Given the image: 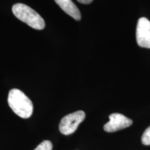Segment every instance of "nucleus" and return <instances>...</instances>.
<instances>
[{
	"mask_svg": "<svg viewBox=\"0 0 150 150\" xmlns=\"http://www.w3.org/2000/svg\"><path fill=\"white\" fill-rule=\"evenodd\" d=\"M8 103L13 111L20 117L29 118L32 115V102L20 90H11L8 96Z\"/></svg>",
	"mask_w": 150,
	"mask_h": 150,
	"instance_id": "nucleus-1",
	"label": "nucleus"
},
{
	"mask_svg": "<svg viewBox=\"0 0 150 150\" xmlns=\"http://www.w3.org/2000/svg\"><path fill=\"white\" fill-rule=\"evenodd\" d=\"M12 11L14 16L20 21L33 29L42 30L45 27V22L43 18L29 6L21 3L16 4L13 6Z\"/></svg>",
	"mask_w": 150,
	"mask_h": 150,
	"instance_id": "nucleus-2",
	"label": "nucleus"
},
{
	"mask_svg": "<svg viewBox=\"0 0 150 150\" xmlns=\"http://www.w3.org/2000/svg\"><path fill=\"white\" fill-rule=\"evenodd\" d=\"M86 114L83 110H78L68 114L62 118L59 124V130L63 134H72L76 130L78 126L85 119Z\"/></svg>",
	"mask_w": 150,
	"mask_h": 150,
	"instance_id": "nucleus-3",
	"label": "nucleus"
},
{
	"mask_svg": "<svg viewBox=\"0 0 150 150\" xmlns=\"http://www.w3.org/2000/svg\"><path fill=\"white\" fill-rule=\"evenodd\" d=\"M136 41L140 47L150 48V21L146 18H140L136 27Z\"/></svg>",
	"mask_w": 150,
	"mask_h": 150,
	"instance_id": "nucleus-4",
	"label": "nucleus"
},
{
	"mask_svg": "<svg viewBox=\"0 0 150 150\" xmlns=\"http://www.w3.org/2000/svg\"><path fill=\"white\" fill-rule=\"evenodd\" d=\"M133 121L122 114L112 113L109 115V121L104 126L106 132H115L129 127L132 125Z\"/></svg>",
	"mask_w": 150,
	"mask_h": 150,
	"instance_id": "nucleus-5",
	"label": "nucleus"
},
{
	"mask_svg": "<svg viewBox=\"0 0 150 150\" xmlns=\"http://www.w3.org/2000/svg\"><path fill=\"white\" fill-rule=\"evenodd\" d=\"M60 8L76 20H80L81 15L79 8L72 0H54Z\"/></svg>",
	"mask_w": 150,
	"mask_h": 150,
	"instance_id": "nucleus-6",
	"label": "nucleus"
},
{
	"mask_svg": "<svg viewBox=\"0 0 150 150\" xmlns=\"http://www.w3.org/2000/svg\"><path fill=\"white\" fill-rule=\"evenodd\" d=\"M52 147L53 145L50 140H45L39 144L34 150H52Z\"/></svg>",
	"mask_w": 150,
	"mask_h": 150,
	"instance_id": "nucleus-7",
	"label": "nucleus"
},
{
	"mask_svg": "<svg viewBox=\"0 0 150 150\" xmlns=\"http://www.w3.org/2000/svg\"><path fill=\"white\" fill-rule=\"evenodd\" d=\"M141 140L142 144H144V145H150V126L144 131L142 136Z\"/></svg>",
	"mask_w": 150,
	"mask_h": 150,
	"instance_id": "nucleus-8",
	"label": "nucleus"
},
{
	"mask_svg": "<svg viewBox=\"0 0 150 150\" xmlns=\"http://www.w3.org/2000/svg\"><path fill=\"white\" fill-rule=\"evenodd\" d=\"M79 3L83 4H91L93 0H77Z\"/></svg>",
	"mask_w": 150,
	"mask_h": 150,
	"instance_id": "nucleus-9",
	"label": "nucleus"
}]
</instances>
